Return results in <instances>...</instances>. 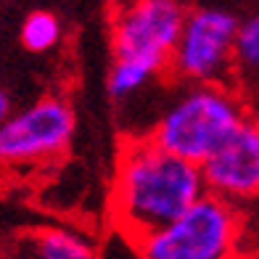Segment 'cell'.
I'll return each instance as SVG.
<instances>
[{"instance_id":"cell-1","label":"cell","mask_w":259,"mask_h":259,"mask_svg":"<svg viewBox=\"0 0 259 259\" xmlns=\"http://www.w3.org/2000/svg\"><path fill=\"white\" fill-rule=\"evenodd\" d=\"M204 193L206 180L201 164L172 154L151 138L130 140L114 172L111 220L135 249Z\"/></svg>"},{"instance_id":"cell-5","label":"cell","mask_w":259,"mask_h":259,"mask_svg":"<svg viewBox=\"0 0 259 259\" xmlns=\"http://www.w3.org/2000/svg\"><path fill=\"white\" fill-rule=\"evenodd\" d=\"M188 16L183 0H127L114 11L111 48L114 61H130L154 77L169 69L175 45Z\"/></svg>"},{"instance_id":"cell-4","label":"cell","mask_w":259,"mask_h":259,"mask_svg":"<svg viewBox=\"0 0 259 259\" xmlns=\"http://www.w3.org/2000/svg\"><path fill=\"white\" fill-rule=\"evenodd\" d=\"M241 19L243 16H238L233 8L217 3L188 8L180 40L167 69L169 77L180 85L230 82Z\"/></svg>"},{"instance_id":"cell-12","label":"cell","mask_w":259,"mask_h":259,"mask_svg":"<svg viewBox=\"0 0 259 259\" xmlns=\"http://www.w3.org/2000/svg\"><path fill=\"white\" fill-rule=\"evenodd\" d=\"M11 116V101H8V96L3 90H0V124H3L6 119Z\"/></svg>"},{"instance_id":"cell-9","label":"cell","mask_w":259,"mask_h":259,"mask_svg":"<svg viewBox=\"0 0 259 259\" xmlns=\"http://www.w3.org/2000/svg\"><path fill=\"white\" fill-rule=\"evenodd\" d=\"M34 254L40 259H93L96 246L66 228H48L34 235Z\"/></svg>"},{"instance_id":"cell-8","label":"cell","mask_w":259,"mask_h":259,"mask_svg":"<svg viewBox=\"0 0 259 259\" xmlns=\"http://www.w3.org/2000/svg\"><path fill=\"white\" fill-rule=\"evenodd\" d=\"M230 79L238 85L235 90L243 96L246 106L259 109V8L241 19Z\"/></svg>"},{"instance_id":"cell-7","label":"cell","mask_w":259,"mask_h":259,"mask_svg":"<svg viewBox=\"0 0 259 259\" xmlns=\"http://www.w3.org/2000/svg\"><path fill=\"white\" fill-rule=\"evenodd\" d=\"M206 191L228 201H251L259 198V119H246L230 133L214 154L201 164Z\"/></svg>"},{"instance_id":"cell-2","label":"cell","mask_w":259,"mask_h":259,"mask_svg":"<svg viewBox=\"0 0 259 259\" xmlns=\"http://www.w3.org/2000/svg\"><path fill=\"white\" fill-rule=\"evenodd\" d=\"M249 116L243 96L228 82L183 85L161 111L151 140L188 161L204 164Z\"/></svg>"},{"instance_id":"cell-3","label":"cell","mask_w":259,"mask_h":259,"mask_svg":"<svg viewBox=\"0 0 259 259\" xmlns=\"http://www.w3.org/2000/svg\"><path fill=\"white\" fill-rule=\"evenodd\" d=\"M241 235V217L233 201L204 193L169 225L143 238L135 251L146 259H225Z\"/></svg>"},{"instance_id":"cell-6","label":"cell","mask_w":259,"mask_h":259,"mask_svg":"<svg viewBox=\"0 0 259 259\" xmlns=\"http://www.w3.org/2000/svg\"><path fill=\"white\" fill-rule=\"evenodd\" d=\"M74 127V111L64 98H40L0 124V164H40L61 156Z\"/></svg>"},{"instance_id":"cell-11","label":"cell","mask_w":259,"mask_h":259,"mask_svg":"<svg viewBox=\"0 0 259 259\" xmlns=\"http://www.w3.org/2000/svg\"><path fill=\"white\" fill-rule=\"evenodd\" d=\"M151 79H154V74L143 66L130 64V61H114L109 72V96L114 101H130L140 90H146V85H151Z\"/></svg>"},{"instance_id":"cell-10","label":"cell","mask_w":259,"mask_h":259,"mask_svg":"<svg viewBox=\"0 0 259 259\" xmlns=\"http://www.w3.org/2000/svg\"><path fill=\"white\" fill-rule=\"evenodd\" d=\"M61 40V21L48 11H34L21 24V42L32 53L53 51Z\"/></svg>"}]
</instances>
